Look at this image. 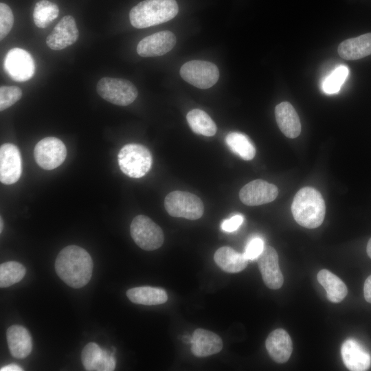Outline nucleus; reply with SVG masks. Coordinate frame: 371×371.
Segmentation results:
<instances>
[{
	"mask_svg": "<svg viewBox=\"0 0 371 371\" xmlns=\"http://www.w3.org/2000/svg\"><path fill=\"white\" fill-rule=\"evenodd\" d=\"M363 294L366 300L371 303V275L366 278L364 282Z\"/></svg>",
	"mask_w": 371,
	"mask_h": 371,
	"instance_id": "obj_35",
	"label": "nucleus"
},
{
	"mask_svg": "<svg viewBox=\"0 0 371 371\" xmlns=\"http://www.w3.org/2000/svg\"><path fill=\"white\" fill-rule=\"evenodd\" d=\"M22 96V91L17 86H1L0 87V111L10 107Z\"/></svg>",
	"mask_w": 371,
	"mask_h": 371,
	"instance_id": "obj_31",
	"label": "nucleus"
},
{
	"mask_svg": "<svg viewBox=\"0 0 371 371\" xmlns=\"http://www.w3.org/2000/svg\"><path fill=\"white\" fill-rule=\"evenodd\" d=\"M181 78L199 89H208L216 83L219 71L216 65L204 60H190L180 69Z\"/></svg>",
	"mask_w": 371,
	"mask_h": 371,
	"instance_id": "obj_8",
	"label": "nucleus"
},
{
	"mask_svg": "<svg viewBox=\"0 0 371 371\" xmlns=\"http://www.w3.org/2000/svg\"><path fill=\"white\" fill-rule=\"evenodd\" d=\"M349 70L345 65L336 67L323 81L322 89L327 94L337 93L345 82Z\"/></svg>",
	"mask_w": 371,
	"mask_h": 371,
	"instance_id": "obj_30",
	"label": "nucleus"
},
{
	"mask_svg": "<svg viewBox=\"0 0 371 371\" xmlns=\"http://www.w3.org/2000/svg\"><path fill=\"white\" fill-rule=\"evenodd\" d=\"M58 6L48 0H41L35 5L33 19L39 28L48 27L58 16Z\"/></svg>",
	"mask_w": 371,
	"mask_h": 371,
	"instance_id": "obj_28",
	"label": "nucleus"
},
{
	"mask_svg": "<svg viewBox=\"0 0 371 371\" xmlns=\"http://www.w3.org/2000/svg\"><path fill=\"white\" fill-rule=\"evenodd\" d=\"M2 229H3V220H2V218L1 217V219H0V232L1 233L2 232Z\"/></svg>",
	"mask_w": 371,
	"mask_h": 371,
	"instance_id": "obj_39",
	"label": "nucleus"
},
{
	"mask_svg": "<svg viewBox=\"0 0 371 371\" xmlns=\"http://www.w3.org/2000/svg\"><path fill=\"white\" fill-rule=\"evenodd\" d=\"M343 361L346 368L352 371H364L371 365V355L357 340H346L341 348Z\"/></svg>",
	"mask_w": 371,
	"mask_h": 371,
	"instance_id": "obj_17",
	"label": "nucleus"
},
{
	"mask_svg": "<svg viewBox=\"0 0 371 371\" xmlns=\"http://www.w3.org/2000/svg\"><path fill=\"white\" fill-rule=\"evenodd\" d=\"M295 221L301 226L314 229L323 223L326 205L319 191L312 187L301 188L295 195L291 205Z\"/></svg>",
	"mask_w": 371,
	"mask_h": 371,
	"instance_id": "obj_2",
	"label": "nucleus"
},
{
	"mask_svg": "<svg viewBox=\"0 0 371 371\" xmlns=\"http://www.w3.org/2000/svg\"><path fill=\"white\" fill-rule=\"evenodd\" d=\"M166 212L173 217L189 220L200 218L204 212L202 201L196 195L181 190H175L166 195L164 199Z\"/></svg>",
	"mask_w": 371,
	"mask_h": 371,
	"instance_id": "obj_5",
	"label": "nucleus"
},
{
	"mask_svg": "<svg viewBox=\"0 0 371 371\" xmlns=\"http://www.w3.org/2000/svg\"><path fill=\"white\" fill-rule=\"evenodd\" d=\"M187 122L196 134L211 137L216 133V125L209 115L204 111L194 109L186 115Z\"/></svg>",
	"mask_w": 371,
	"mask_h": 371,
	"instance_id": "obj_26",
	"label": "nucleus"
},
{
	"mask_svg": "<svg viewBox=\"0 0 371 371\" xmlns=\"http://www.w3.org/2000/svg\"><path fill=\"white\" fill-rule=\"evenodd\" d=\"M14 24L11 8L5 3H0V39L3 40L10 32Z\"/></svg>",
	"mask_w": 371,
	"mask_h": 371,
	"instance_id": "obj_32",
	"label": "nucleus"
},
{
	"mask_svg": "<svg viewBox=\"0 0 371 371\" xmlns=\"http://www.w3.org/2000/svg\"><path fill=\"white\" fill-rule=\"evenodd\" d=\"M214 260L223 271L231 273L243 271L248 263V259L244 254L227 246L218 249L214 255Z\"/></svg>",
	"mask_w": 371,
	"mask_h": 371,
	"instance_id": "obj_23",
	"label": "nucleus"
},
{
	"mask_svg": "<svg viewBox=\"0 0 371 371\" xmlns=\"http://www.w3.org/2000/svg\"><path fill=\"white\" fill-rule=\"evenodd\" d=\"M178 12L175 0H144L131 10L129 19L133 27L142 29L167 22Z\"/></svg>",
	"mask_w": 371,
	"mask_h": 371,
	"instance_id": "obj_3",
	"label": "nucleus"
},
{
	"mask_svg": "<svg viewBox=\"0 0 371 371\" xmlns=\"http://www.w3.org/2000/svg\"><path fill=\"white\" fill-rule=\"evenodd\" d=\"M130 232L134 242L146 251L159 249L164 243V233L161 227L144 215H137L133 219Z\"/></svg>",
	"mask_w": 371,
	"mask_h": 371,
	"instance_id": "obj_7",
	"label": "nucleus"
},
{
	"mask_svg": "<svg viewBox=\"0 0 371 371\" xmlns=\"http://www.w3.org/2000/svg\"><path fill=\"white\" fill-rule=\"evenodd\" d=\"M258 266L265 285L271 289H280L284 278L279 267L276 250L271 246H265L257 258Z\"/></svg>",
	"mask_w": 371,
	"mask_h": 371,
	"instance_id": "obj_12",
	"label": "nucleus"
},
{
	"mask_svg": "<svg viewBox=\"0 0 371 371\" xmlns=\"http://www.w3.org/2000/svg\"><path fill=\"white\" fill-rule=\"evenodd\" d=\"M229 148L241 159L249 161L256 155V148L251 139L245 134L232 132L225 137Z\"/></svg>",
	"mask_w": 371,
	"mask_h": 371,
	"instance_id": "obj_27",
	"label": "nucleus"
},
{
	"mask_svg": "<svg viewBox=\"0 0 371 371\" xmlns=\"http://www.w3.org/2000/svg\"><path fill=\"white\" fill-rule=\"evenodd\" d=\"M37 164L45 170H53L65 161L67 148L64 143L55 137H47L40 140L34 149Z\"/></svg>",
	"mask_w": 371,
	"mask_h": 371,
	"instance_id": "obj_10",
	"label": "nucleus"
},
{
	"mask_svg": "<svg viewBox=\"0 0 371 371\" xmlns=\"http://www.w3.org/2000/svg\"><path fill=\"white\" fill-rule=\"evenodd\" d=\"M128 298L135 304L157 305L168 300V295L163 289L152 286H138L126 291Z\"/></svg>",
	"mask_w": 371,
	"mask_h": 371,
	"instance_id": "obj_24",
	"label": "nucleus"
},
{
	"mask_svg": "<svg viewBox=\"0 0 371 371\" xmlns=\"http://www.w3.org/2000/svg\"><path fill=\"white\" fill-rule=\"evenodd\" d=\"M21 158L19 148L5 143L0 147V181L5 185L16 183L21 175Z\"/></svg>",
	"mask_w": 371,
	"mask_h": 371,
	"instance_id": "obj_13",
	"label": "nucleus"
},
{
	"mask_svg": "<svg viewBox=\"0 0 371 371\" xmlns=\"http://www.w3.org/2000/svg\"><path fill=\"white\" fill-rule=\"evenodd\" d=\"M183 341L186 344H191L192 337H189L188 335H185L183 337Z\"/></svg>",
	"mask_w": 371,
	"mask_h": 371,
	"instance_id": "obj_38",
	"label": "nucleus"
},
{
	"mask_svg": "<svg viewBox=\"0 0 371 371\" xmlns=\"http://www.w3.org/2000/svg\"><path fill=\"white\" fill-rule=\"evenodd\" d=\"M366 251L368 256L371 258V238L368 242Z\"/></svg>",
	"mask_w": 371,
	"mask_h": 371,
	"instance_id": "obj_37",
	"label": "nucleus"
},
{
	"mask_svg": "<svg viewBox=\"0 0 371 371\" xmlns=\"http://www.w3.org/2000/svg\"><path fill=\"white\" fill-rule=\"evenodd\" d=\"M244 218L241 214H236L229 218L224 220L221 223V229L227 232H232L238 229L242 225Z\"/></svg>",
	"mask_w": 371,
	"mask_h": 371,
	"instance_id": "obj_34",
	"label": "nucleus"
},
{
	"mask_svg": "<svg viewBox=\"0 0 371 371\" xmlns=\"http://www.w3.org/2000/svg\"><path fill=\"white\" fill-rule=\"evenodd\" d=\"M317 280L326 291L327 298L332 302H341L348 293L345 283L336 275L327 269H322L317 273Z\"/></svg>",
	"mask_w": 371,
	"mask_h": 371,
	"instance_id": "obj_25",
	"label": "nucleus"
},
{
	"mask_svg": "<svg viewBox=\"0 0 371 371\" xmlns=\"http://www.w3.org/2000/svg\"><path fill=\"white\" fill-rule=\"evenodd\" d=\"M93 261L89 254L77 245H69L58 254L55 270L58 277L68 286L78 289L90 280Z\"/></svg>",
	"mask_w": 371,
	"mask_h": 371,
	"instance_id": "obj_1",
	"label": "nucleus"
},
{
	"mask_svg": "<svg viewBox=\"0 0 371 371\" xmlns=\"http://www.w3.org/2000/svg\"><path fill=\"white\" fill-rule=\"evenodd\" d=\"M7 343L11 355L17 359L27 357L32 351L31 335L23 326L12 325L6 332Z\"/></svg>",
	"mask_w": 371,
	"mask_h": 371,
	"instance_id": "obj_21",
	"label": "nucleus"
},
{
	"mask_svg": "<svg viewBox=\"0 0 371 371\" xmlns=\"http://www.w3.org/2000/svg\"><path fill=\"white\" fill-rule=\"evenodd\" d=\"M1 371H21L23 369L18 365L14 363H11L1 368Z\"/></svg>",
	"mask_w": 371,
	"mask_h": 371,
	"instance_id": "obj_36",
	"label": "nucleus"
},
{
	"mask_svg": "<svg viewBox=\"0 0 371 371\" xmlns=\"http://www.w3.org/2000/svg\"><path fill=\"white\" fill-rule=\"evenodd\" d=\"M99 95L112 104L127 106L136 99L138 91L136 87L126 79L104 77L96 85Z\"/></svg>",
	"mask_w": 371,
	"mask_h": 371,
	"instance_id": "obj_6",
	"label": "nucleus"
},
{
	"mask_svg": "<svg viewBox=\"0 0 371 371\" xmlns=\"http://www.w3.org/2000/svg\"><path fill=\"white\" fill-rule=\"evenodd\" d=\"M26 273L25 267L20 262L8 261L0 265V286L8 287L20 282Z\"/></svg>",
	"mask_w": 371,
	"mask_h": 371,
	"instance_id": "obj_29",
	"label": "nucleus"
},
{
	"mask_svg": "<svg viewBox=\"0 0 371 371\" xmlns=\"http://www.w3.org/2000/svg\"><path fill=\"white\" fill-rule=\"evenodd\" d=\"M176 44V36L170 31H161L142 39L137 52L142 57H155L170 52Z\"/></svg>",
	"mask_w": 371,
	"mask_h": 371,
	"instance_id": "obj_15",
	"label": "nucleus"
},
{
	"mask_svg": "<svg viewBox=\"0 0 371 371\" xmlns=\"http://www.w3.org/2000/svg\"><path fill=\"white\" fill-rule=\"evenodd\" d=\"M278 194V189L275 185L265 180L256 179L240 189L239 198L245 205L255 206L273 201Z\"/></svg>",
	"mask_w": 371,
	"mask_h": 371,
	"instance_id": "obj_11",
	"label": "nucleus"
},
{
	"mask_svg": "<svg viewBox=\"0 0 371 371\" xmlns=\"http://www.w3.org/2000/svg\"><path fill=\"white\" fill-rule=\"evenodd\" d=\"M122 172L131 178H141L150 169L153 158L149 150L139 144L124 145L117 155Z\"/></svg>",
	"mask_w": 371,
	"mask_h": 371,
	"instance_id": "obj_4",
	"label": "nucleus"
},
{
	"mask_svg": "<svg viewBox=\"0 0 371 371\" xmlns=\"http://www.w3.org/2000/svg\"><path fill=\"white\" fill-rule=\"evenodd\" d=\"M223 348L221 338L216 333L203 328L196 329L192 337L191 351L198 357L219 352Z\"/></svg>",
	"mask_w": 371,
	"mask_h": 371,
	"instance_id": "obj_18",
	"label": "nucleus"
},
{
	"mask_svg": "<svg viewBox=\"0 0 371 371\" xmlns=\"http://www.w3.org/2000/svg\"><path fill=\"white\" fill-rule=\"evenodd\" d=\"M3 69L13 80L25 82L33 77L36 65L33 57L28 52L14 47L7 52L3 60Z\"/></svg>",
	"mask_w": 371,
	"mask_h": 371,
	"instance_id": "obj_9",
	"label": "nucleus"
},
{
	"mask_svg": "<svg viewBox=\"0 0 371 371\" xmlns=\"http://www.w3.org/2000/svg\"><path fill=\"white\" fill-rule=\"evenodd\" d=\"M81 360L88 371H112L115 368L114 352L101 348L94 342L88 343L84 347Z\"/></svg>",
	"mask_w": 371,
	"mask_h": 371,
	"instance_id": "obj_14",
	"label": "nucleus"
},
{
	"mask_svg": "<svg viewBox=\"0 0 371 371\" xmlns=\"http://www.w3.org/2000/svg\"><path fill=\"white\" fill-rule=\"evenodd\" d=\"M265 248L263 240L258 236L251 238L246 245L243 253L248 260L257 259Z\"/></svg>",
	"mask_w": 371,
	"mask_h": 371,
	"instance_id": "obj_33",
	"label": "nucleus"
},
{
	"mask_svg": "<svg viewBox=\"0 0 371 371\" xmlns=\"http://www.w3.org/2000/svg\"><path fill=\"white\" fill-rule=\"evenodd\" d=\"M339 55L346 60H357L371 54V33L342 41L337 49Z\"/></svg>",
	"mask_w": 371,
	"mask_h": 371,
	"instance_id": "obj_22",
	"label": "nucleus"
},
{
	"mask_svg": "<svg viewBox=\"0 0 371 371\" xmlns=\"http://www.w3.org/2000/svg\"><path fill=\"white\" fill-rule=\"evenodd\" d=\"M265 346L273 360L280 363L286 362L293 350L291 339L282 328L276 329L268 335Z\"/></svg>",
	"mask_w": 371,
	"mask_h": 371,
	"instance_id": "obj_19",
	"label": "nucleus"
},
{
	"mask_svg": "<svg viewBox=\"0 0 371 371\" xmlns=\"http://www.w3.org/2000/svg\"><path fill=\"white\" fill-rule=\"evenodd\" d=\"M275 116L282 133L289 138H295L301 133V123L293 106L288 102H282L275 108Z\"/></svg>",
	"mask_w": 371,
	"mask_h": 371,
	"instance_id": "obj_20",
	"label": "nucleus"
},
{
	"mask_svg": "<svg viewBox=\"0 0 371 371\" xmlns=\"http://www.w3.org/2000/svg\"><path fill=\"white\" fill-rule=\"evenodd\" d=\"M78 36L79 31L74 18L67 15L55 25L47 37L46 43L53 50H60L74 44Z\"/></svg>",
	"mask_w": 371,
	"mask_h": 371,
	"instance_id": "obj_16",
	"label": "nucleus"
}]
</instances>
